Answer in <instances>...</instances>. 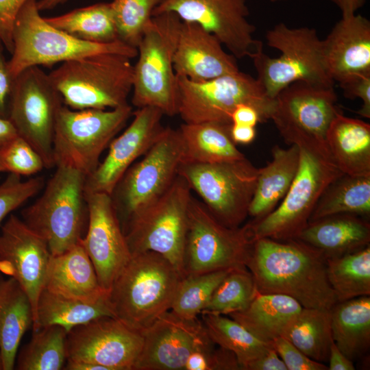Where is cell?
Segmentation results:
<instances>
[{
    "instance_id": "cell-1",
    "label": "cell",
    "mask_w": 370,
    "mask_h": 370,
    "mask_svg": "<svg viewBox=\"0 0 370 370\" xmlns=\"http://www.w3.org/2000/svg\"><path fill=\"white\" fill-rule=\"evenodd\" d=\"M258 293L289 296L304 308L330 310L337 302L326 273V258L299 239L255 240L246 262Z\"/></svg>"
},
{
    "instance_id": "cell-2",
    "label": "cell",
    "mask_w": 370,
    "mask_h": 370,
    "mask_svg": "<svg viewBox=\"0 0 370 370\" xmlns=\"http://www.w3.org/2000/svg\"><path fill=\"white\" fill-rule=\"evenodd\" d=\"M182 276L161 254H132L110 291L114 317L143 332L169 311Z\"/></svg>"
},
{
    "instance_id": "cell-3",
    "label": "cell",
    "mask_w": 370,
    "mask_h": 370,
    "mask_svg": "<svg viewBox=\"0 0 370 370\" xmlns=\"http://www.w3.org/2000/svg\"><path fill=\"white\" fill-rule=\"evenodd\" d=\"M267 45L278 50V57H271L260 44L250 58L259 81L267 95L275 99L290 84L304 82L323 86H334L326 70L322 40L314 28L290 27L283 23L266 34Z\"/></svg>"
},
{
    "instance_id": "cell-4",
    "label": "cell",
    "mask_w": 370,
    "mask_h": 370,
    "mask_svg": "<svg viewBox=\"0 0 370 370\" xmlns=\"http://www.w3.org/2000/svg\"><path fill=\"white\" fill-rule=\"evenodd\" d=\"M132 58L101 53L62 62L49 75L64 104L73 110L113 109L128 104Z\"/></svg>"
},
{
    "instance_id": "cell-5",
    "label": "cell",
    "mask_w": 370,
    "mask_h": 370,
    "mask_svg": "<svg viewBox=\"0 0 370 370\" xmlns=\"http://www.w3.org/2000/svg\"><path fill=\"white\" fill-rule=\"evenodd\" d=\"M36 0H27L14 21L11 73L16 77L31 66H52L58 62L101 54L117 53L134 58L137 48L119 40L95 43L77 39L49 24L39 13Z\"/></svg>"
},
{
    "instance_id": "cell-6",
    "label": "cell",
    "mask_w": 370,
    "mask_h": 370,
    "mask_svg": "<svg viewBox=\"0 0 370 370\" xmlns=\"http://www.w3.org/2000/svg\"><path fill=\"white\" fill-rule=\"evenodd\" d=\"M182 20L173 12L152 16L137 47L132 103L137 108L154 107L164 115L177 114V76L173 56Z\"/></svg>"
},
{
    "instance_id": "cell-7",
    "label": "cell",
    "mask_w": 370,
    "mask_h": 370,
    "mask_svg": "<svg viewBox=\"0 0 370 370\" xmlns=\"http://www.w3.org/2000/svg\"><path fill=\"white\" fill-rule=\"evenodd\" d=\"M56 166L41 196L22 211V220L45 241L52 256L80 242L88 212L86 176L68 166Z\"/></svg>"
},
{
    "instance_id": "cell-8",
    "label": "cell",
    "mask_w": 370,
    "mask_h": 370,
    "mask_svg": "<svg viewBox=\"0 0 370 370\" xmlns=\"http://www.w3.org/2000/svg\"><path fill=\"white\" fill-rule=\"evenodd\" d=\"M191 191L186 180L177 175L166 191L128 219L123 230L131 254L158 253L184 276V250Z\"/></svg>"
},
{
    "instance_id": "cell-9",
    "label": "cell",
    "mask_w": 370,
    "mask_h": 370,
    "mask_svg": "<svg viewBox=\"0 0 370 370\" xmlns=\"http://www.w3.org/2000/svg\"><path fill=\"white\" fill-rule=\"evenodd\" d=\"M129 105L113 109L73 110L62 105L53 142L55 166L72 167L86 177L100 163L102 152L132 115Z\"/></svg>"
},
{
    "instance_id": "cell-10",
    "label": "cell",
    "mask_w": 370,
    "mask_h": 370,
    "mask_svg": "<svg viewBox=\"0 0 370 370\" xmlns=\"http://www.w3.org/2000/svg\"><path fill=\"white\" fill-rule=\"evenodd\" d=\"M177 114L186 123L232 124V114L242 103L255 107L265 122L274 108L275 99L267 95L256 77L240 70L201 82L177 76Z\"/></svg>"
},
{
    "instance_id": "cell-11",
    "label": "cell",
    "mask_w": 370,
    "mask_h": 370,
    "mask_svg": "<svg viewBox=\"0 0 370 370\" xmlns=\"http://www.w3.org/2000/svg\"><path fill=\"white\" fill-rule=\"evenodd\" d=\"M299 147L298 170L286 195L270 214L249 223L254 241L261 238H297L308 225L325 188L343 173L331 157L308 147Z\"/></svg>"
},
{
    "instance_id": "cell-12",
    "label": "cell",
    "mask_w": 370,
    "mask_h": 370,
    "mask_svg": "<svg viewBox=\"0 0 370 370\" xmlns=\"http://www.w3.org/2000/svg\"><path fill=\"white\" fill-rule=\"evenodd\" d=\"M177 174L223 225L238 227L248 216L258 169L246 157L214 163L182 162Z\"/></svg>"
},
{
    "instance_id": "cell-13",
    "label": "cell",
    "mask_w": 370,
    "mask_h": 370,
    "mask_svg": "<svg viewBox=\"0 0 370 370\" xmlns=\"http://www.w3.org/2000/svg\"><path fill=\"white\" fill-rule=\"evenodd\" d=\"M253 242L249 223L228 227L192 197L184 250V276L246 268Z\"/></svg>"
},
{
    "instance_id": "cell-14",
    "label": "cell",
    "mask_w": 370,
    "mask_h": 370,
    "mask_svg": "<svg viewBox=\"0 0 370 370\" xmlns=\"http://www.w3.org/2000/svg\"><path fill=\"white\" fill-rule=\"evenodd\" d=\"M274 99L270 120L284 142L331 157L326 134L332 121L341 112L334 86L297 82L284 88Z\"/></svg>"
},
{
    "instance_id": "cell-15",
    "label": "cell",
    "mask_w": 370,
    "mask_h": 370,
    "mask_svg": "<svg viewBox=\"0 0 370 370\" xmlns=\"http://www.w3.org/2000/svg\"><path fill=\"white\" fill-rule=\"evenodd\" d=\"M183 158L184 145L178 129L166 127L141 160L127 170L110 195L122 228L135 212L171 186Z\"/></svg>"
},
{
    "instance_id": "cell-16",
    "label": "cell",
    "mask_w": 370,
    "mask_h": 370,
    "mask_svg": "<svg viewBox=\"0 0 370 370\" xmlns=\"http://www.w3.org/2000/svg\"><path fill=\"white\" fill-rule=\"evenodd\" d=\"M63 101L49 74L31 66L16 77L8 119L18 135L40 154L45 169L55 166L54 128Z\"/></svg>"
},
{
    "instance_id": "cell-17",
    "label": "cell",
    "mask_w": 370,
    "mask_h": 370,
    "mask_svg": "<svg viewBox=\"0 0 370 370\" xmlns=\"http://www.w3.org/2000/svg\"><path fill=\"white\" fill-rule=\"evenodd\" d=\"M143 344L140 331L114 317H102L68 332L67 360L99 365L106 370H134Z\"/></svg>"
},
{
    "instance_id": "cell-18",
    "label": "cell",
    "mask_w": 370,
    "mask_h": 370,
    "mask_svg": "<svg viewBox=\"0 0 370 370\" xmlns=\"http://www.w3.org/2000/svg\"><path fill=\"white\" fill-rule=\"evenodd\" d=\"M247 0H163L153 16L173 12L214 35L236 59L250 57L262 43L254 38Z\"/></svg>"
},
{
    "instance_id": "cell-19",
    "label": "cell",
    "mask_w": 370,
    "mask_h": 370,
    "mask_svg": "<svg viewBox=\"0 0 370 370\" xmlns=\"http://www.w3.org/2000/svg\"><path fill=\"white\" fill-rule=\"evenodd\" d=\"M143 344L134 370H184L194 352L212 347L201 319H185L170 310L142 332Z\"/></svg>"
},
{
    "instance_id": "cell-20",
    "label": "cell",
    "mask_w": 370,
    "mask_h": 370,
    "mask_svg": "<svg viewBox=\"0 0 370 370\" xmlns=\"http://www.w3.org/2000/svg\"><path fill=\"white\" fill-rule=\"evenodd\" d=\"M88 228L81 243L95 269L100 286L109 291L132 256L111 196L85 193Z\"/></svg>"
},
{
    "instance_id": "cell-21",
    "label": "cell",
    "mask_w": 370,
    "mask_h": 370,
    "mask_svg": "<svg viewBox=\"0 0 370 370\" xmlns=\"http://www.w3.org/2000/svg\"><path fill=\"white\" fill-rule=\"evenodd\" d=\"M132 115L130 125L109 144L103 160L86 177L84 193L110 195L127 170L155 144L165 130L162 124L164 114L158 108H137Z\"/></svg>"
},
{
    "instance_id": "cell-22",
    "label": "cell",
    "mask_w": 370,
    "mask_h": 370,
    "mask_svg": "<svg viewBox=\"0 0 370 370\" xmlns=\"http://www.w3.org/2000/svg\"><path fill=\"white\" fill-rule=\"evenodd\" d=\"M51 256L45 241L17 216L10 214L0 226V272L13 278L25 291L34 321Z\"/></svg>"
},
{
    "instance_id": "cell-23",
    "label": "cell",
    "mask_w": 370,
    "mask_h": 370,
    "mask_svg": "<svg viewBox=\"0 0 370 370\" xmlns=\"http://www.w3.org/2000/svg\"><path fill=\"white\" fill-rule=\"evenodd\" d=\"M199 25L182 21L173 56L177 76L201 82L239 71L236 58Z\"/></svg>"
},
{
    "instance_id": "cell-24",
    "label": "cell",
    "mask_w": 370,
    "mask_h": 370,
    "mask_svg": "<svg viewBox=\"0 0 370 370\" xmlns=\"http://www.w3.org/2000/svg\"><path fill=\"white\" fill-rule=\"evenodd\" d=\"M322 50L326 70L334 83L370 72V21L356 13L342 15L322 40Z\"/></svg>"
},
{
    "instance_id": "cell-25",
    "label": "cell",
    "mask_w": 370,
    "mask_h": 370,
    "mask_svg": "<svg viewBox=\"0 0 370 370\" xmlns=\"http://www.w3.org/2000/svg\"><path fill=\"white\" fill-rule=\"evenodd\" d=\"M296 239L319 251L327 259L370 245V224L366 217L338 214L309 222Z\"/></svg>"
},
{
    "instance_id": "cell-26",
    "label": "cell",
    "mask_w": 370,
    "mask_h": 370,
    "mask_svg": "<svg viewBox=\"0 0 370 370\" xmlns=\"http://www.w3.org/2000/svg\"><path fill=\"white\" fill-rule=\"evenodd\" d=\"M44 288L83 300L96 299L109 292L100 286L81 241L62 254L51 255Z\"/></svg>"
},
{
    "instance_id": "cell-27",
    "label": "cell",
    "mask_w": 370,
    "mask_h": 370,
    "mask_svg": "<svg viewBox=\"0 0 370 370\" xmlns=\"http://www.w3.org/2000/svg\"><path fill=\"white\" fill-rule=\"evenodd\" d=\"M327 147L336 166L345 174L370 175V125L341 111L326 134Z\"/></svg>"
},
{
    "instance_id": "cell-28",
    "label": "cell",
    "mask_w": 370,
    "mask_h": 370,
    "mask_svg": "<svg viewBox=\"0 0 370 370\" xmlns=\"http://www.w3.org/2000/svg\"><path fill=\"white\" fill-rule=\"evenodd\" d=\"M272 160L258 169L255 192L248 216L259 221L270 214L282 201L297 174L300 158L299 147L291 145L284 149L275 145Z\"/></svg>"
},
{
    "instance_id": "cell-29",
    "label": "cell",
    "mask_w": 370,
    "mask_h": 370,
    "mask_svg": "<svg viewBox=\"0 0 370 370\" xmlns=\"http://www.w3.org/2000/svg\"><path fill=\"white\" fill-rule=\"evenodd\" d=\"M34 323L30 300L13 278L0 272V355L2 370L14 369L21 338Z\"/></svg>"
},
{
    "instance_id": "cell-30",
    "label": "cell",
    "mask_w": 370,
    "mask_h": 370,
    "mask_svg": "<svg viewBox=\"0 0 370 370\" xmlns=\"http://www.w3.org/2000/svg\"><path fill=\"white\" fill-rule=\"evenodd\" d=\"M295 299L282 294L258 293L249 306L228 317L267 343L282 336L302 309Z\"/></svg>"
},
{
    "instance_id": "cell-31",
    "label": "cell",
    "mask_w": 370,
    "mask_h": 370,
    "mask_svg": "<svg viewBox=\"0 0 370 370\" xmlns=\"http://www.w3.org/2000/svg\"><path fill=\"white\" fill-rule=\"evenodd\" d=\"M106 316L114 317L109 292L96 299L83 300L43 288L38 299L32 328L36 330L58 325L68 332L73 328Z\"/></svg>"
},
{
    "instance_id": "cell-32",
    "label": "cell",
    "mask_w": 370,
    "mask_h": 370,
    "mask_svg": "<svg viewBox=\"0 0 370 370\" xmlns=\"http://www.w3.org/2000/svg\"><path fill=\"white\" fill-rule=\"evenodd\" d=\"M232 124L184 123L178 128L184 145L182 162L214 163L245 158L230 135Z\"/></svg>"
},
{
    "instance_id": "cell-33",
    "label": "cell",
    "mask_w": 370,
    "mask_h": 370,
    "mask_svg": "<svg viewBox=\"0 0 370 370\" xmlns=\"http://www.w3.org/2000/svg\"><path fill=\"white\" fill-rule=\"evenodd\" d=\"M332 338L352 361L370 347V296L336 302L330 309Z\"/></svg>"
},
{
    "instance_id": "cell-34",
    "label": "cell",
    "mask_w": 370,
    "mask_h": 370,
    "mask_svg": "<svg viewBox=\"0 0 370 370\" xmlns=\"http://www.w3.org/2000/svg\"><path fill=\"white\" fill-rule=\"evenodd\" d=\"M338 214L367 217L370 214V175L342 173L324 190L309 222Z\"/></svg>"
},
{
    "instance_id": "cell-35",
    "label": "cell",
    "mask_w": 370,
    "mask_h": 370,
    "mask_svg": "<svg viewBox=\"0 0 370 370\" xmlns=\"http://www.w3.org/2000/svg\"><path fill=\"white\" fill-rule=\"evenodd\" d=\"M45 18L55 27L84 41L110 43L119 40L110 3H99Z\"/></svg>"
},
{
    "instance_id": "cell-36",
    "label": "cell",
    "mask_w": 370,
    "mask_h": 370,
    "mask_svg": "<svg viewBox=\"0 0 370 370\" xmlns=\"http://www.w3.org/2000/svg\"><path fill=\"white\" fill-rule=\"evenodd\" d=\"M282 336L311 359L328 362L334 341L330 310L303 307Z\"/></svg>"
},
{
    "instance_id": "cell-37",
    "label": "cell",
    "mask_w": 370,
    "mask_h": 370,
    "mask_svg": "<svg viewBox=\"0 0 370 370\" xmlns=\"http://www.w3.org/2000/svg\"><path fill=\"white\" fill-rule=\"evenodd\" d=\"M326 273L337 302L370 296V245L327 258Z\"/></svg>"
},
{
    "instance_id": "cell-38",
    "label": "cell",
    "mask_w": 370,
    "mask_h": 370,
    "mask_svg": "<svg viewBox=\"0 0 370 370\" xmlns=\"http://www.w3.org/2000/svg\"><path fill=\"white\" fill-rule=\"evenodd\" d=\"M201 320L210 339L216 345L232 352L241 369L265 354L272 344L256 338L244 326L227 315L204 312Z\"/></svg>"
},
{
    "instance_id": "cell-39",
    "label": "cell",
    "mask_w": 370,
    "mask_h": 370,
    "mask_svg": "<svg viewBox=\"0 0 370 370\" xmlns=\"http://www.w3.org/2000/svg\"><path fill=\"white\" fill-rule=\"evenodd\" d=\"M31 340L16 354L18 370L64 369L67 360V331L58 325L33 330Z\"/></svg>"
},
{
    "instance_id": "cell-40",
    "label": "cell",
    "mask_w": 370,
    "mask_h": 370,
    "mask_svg": "<svg viewBox=\"0 0 370 370\" xmlns=\"http://www.w3.org/2000/svg\"><path fill=\"white\" fill-rule=\"evenodd\" d=\"M230 270L190 274L182 278L170 311L182 319H197Z\"/></svg>"
},
{
    "instance_id": "cell-41",
    "label": "cell",
    "mask_w": 370,
    "mask_h": 370,
    "mask_svg": "<svg viewBox=\"0 0 370 370\" xmlns=\"http://www.w3.org/2000/svg\"><path fill=\"white\" fill-rule=\"evenodd\" d=\"M257 293L253 276L247 268L232 269L217 287L201 313L227 315L241 311Z\"/></svg>"
},
{
    "instance_id": "cell-42",
    "label": "cell",
    "mask_w": 370,
    "mask_h": 370,
    "mask_svg": "<svg viewBox=\"0 0 370 370\" xmlns=\"http://www.w3.org/2000/svg\"><path fill=\"white\" fill-rule=\"evenodd\" d=\"M163 0H113L110 2L119 38L137 48L153 10Z\"/></svg>"
},
{
    "instance_id": "cell-43",
    "label": "cell",
    "mask_w": 370,
    "mask_h": 370,
    "mask_svg": "<svg viewBox=\"0 0 370 370\" xmlns=\"http://www.w3.org/2000/svg\"><path fill=\"white\" fill-rule=\"evenodd\" d=\"M45 166L40 154L23 138L17 136L0 151V173L31 175Z\"/></svg>"
},
{
    "instance_id": "cell-44",
    "label": "cell",
    "mask_w": 370,
    "mask_h": 370,
    "mask_svg": "<svg viewBox=\"0 0 370 370\" xmlns=\"http://www.w3.org/2000/svg\"><path fill=\"white\" fill-rule=\"evenodd\" d=\"M43 186L42 177L23 181L20 175L8 174L0 183V226L12 212L36 195Z\"/></svg>"
},
{
    "instance_id": "cell-45",
    "label": "cell",
    "mask_w": 370,
    "mask_h": 370,
    "mask_svg": "<svg viewBox=\"0 0 370 370\" xmlns=\"http://www.w3.org/2000/svg\"><path fill=\"white\" fill-rule=\"evenodd\" d=\"M240 364L230 351L216 345L194 352L188 357L184 370H239Z\"/></svg>"
},
{
    "instance_id": "cell-46",
    "label": "cell",
    "mask_w": 370,
    "mask_h": 370,
    "mask_svg": "<svg viewBox=\"0 0 370 370\" xmlns=\"http://www.w3.org/2000/svg\"><path fill=\"white\" fill-rule=\"evenodd\" d=\"M272 346L284 362L287 370H328L325 364L308 357L283 336L272 341Z\"/></svg>"
},
{
    "instance_id": "cell-47",
    "label": "cell",
    "mask_w": 370,
    "mask_h": 370,
    "mask_svg": "<svg viewBox=\"0 0 370 370\" xmlns=\"http://www.w3.org/2000/svg\"><path fill=\"white\" fill-rule=\"evenodd\" d=\"M338 84L345 97L362 100V106L357 111V114L364 118L370 119V72L354 74Z\"/></svg>"
},
{
    "instance_id": "cell-48",
    "label": "cell",
    "mask_w": 370,
    "mask_h": 370,
    "mask_svg": "<svg viewBox=\"0 0 370 370\" xmlns=\"http://www.w3.org/2000/svg\"><path fill=\"white\" fill-rule=\"evenodd\" d=\"M27 0H0V41L10 53L13 50L12 32L20 10Z\"/></svg>"
},
{
    "instance_id": "cell-49",
    "label": "cell",
    "mask_w": 370,
    "mask_h": 370,
    "mask_svg": "<svg viewBox=\"0 0 370 370\" xmlns=\"http://www.w3.org/2000/svg\"><path fill=\"white\" fill-rule=\"evenodd\" d=\"M3 45L0 41V117L8 119L9 108L16 77L11 73Z\"/></svg>"
},
{
    "instance_id": "cell-50",
    "label": "cell",
    "mask_w": 370,
    "mask_h": 370,
    "mask_svg": "<svg viewBox=\"0 0 370 370\" xmlns=\"http://www.w3.org/2000/svg\"><path fill=\"white\" fill-rule=\"evenodd\" d=\"M243 370H287L273 346L265 354L247 364Z\"/></svg>"
},
{
    "instance_id": "cell-51",
    "label": "cell",
    "mask_w": 370,
    "mask_h": 370,
    "mask_svg": "<svg viewBox=\"0 0 370 370\" xmlns=\"http://www.w3.org/2000/svg\"><path fill=\"white\" fill-rule=\"evenodd\" d=\"M232 123L255 127L262 123L261 115L254 106L242 103L236 107L231 116Z\"/></svg>"
},
{
    "instance_id": "cell-52",
    "label": "cell",
    "mask_w": 370,
    "mask_h": 370,
    "mask_svg": "<svg viewBox=\"0 0 370 370\" xmlns=\"http://www.w3.org/2000/svg\"><path fill=\"white\" fill-rule=\"evenodd\" d=\"M328 362L330 370L355 369L353 362L337 347L334 341L330 346Z\"/></svg>"
},
{
    "instance_id": "cell-53",
    "label": "cell",
    "mask_w": 370,
    "mask_h": 370,
    "mask_svg": "<svg viewBox=\"0 0 370 370\" xmlns=\"http://www.w3.org/2000/svg\"><path fill=\"white\" fill-rule=\"evenodd\" d=\"M255 127L232 123L230 135L233 141L237 144H249L256 137Z\"/></svg>"
},
{
    "instance_id": "cell-54",
    "label": "cell",
    "mask_w": 370,
    "mask_h": 370,
    "mask_svg": "<svg viewBox=\"0 0 370 370\" xmlns=\"http://www.w3.org/2000/svg\"><path fill=\"white\" fill-rule=\"evenodd\" d=\"M18 135L11 121L6 118L0 117V151Z\"/></svg>"
},
{
    "instance_id": "cell-55",
    "label": "cell",
    "mask_w": 370,
    "mask_h": 370,
    "mask_svg": "<svg viewBox=\"0 0 370 370\" xmlns=\"http://www.w3.org/2000/svg\"><path fill=\"white\" fill-rule=\"evenodd\" d=\"M334 4L342 15L356 13L366 3V0H328Z\"/></svg>"
},
{
    "instance_id": "cell-56",
    "label": "cell",
    "mask_w": 370,
    "mask_h": 370,
    "mask_svg": "<svg viewBox=\"0 0 370 370\" xmlns=\"http://www.w3.org/2000/svg\"><path fill=\"white\" fill-rule=\"evenodd\" d=\"M67 0H40L37 1L38 8L40 11L54 8L60 3H63Z\"/></svg>"
},
{
    "instance_id": "cell-57",
    "label": "cell",
    "mask_w": 370,
    "mask_h": 370,
    "mask_svg": "<svg viewBox=\"0 0 370 370\" xmlns=\"http://www.w3.org/2000/svg\"><path fill=\"white\" fill-rule=\"evenodd\" d=\"M268 1L273 3H275V2H281V1H288V0H268Z\"/></svg>"
},
{
    "instance_id": "cell-58",
    "label": "cell",
    "mask_w": 370,
    "mask_h": 370,
    "mask_svg": "<svg viewBox=\"0 0 370 370\" xmlns=\"http://www.w3.org/2000/svg\"><path fill=\"white\" fill-rule=\"evenodd\" d=\"M0 370H2V363H1V355H0Z\"/></svg>"
}]
</instances>
